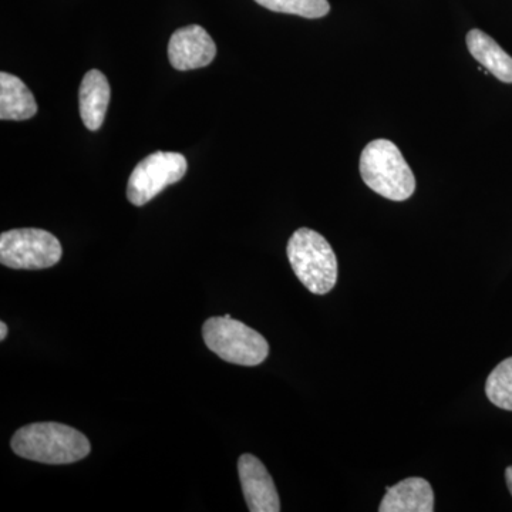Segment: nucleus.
Listing matches in <instances>:
<instances>
[{
	"label": "nucleus",
	"instance_id": "39448f33",
	"mask_svg": "<svg viewBox=\"0 0 512 512\" xmlns=\"http://www.w3.org/2000/svg\"><path fill=\"white\" fill-rule=\"evenodd\" d=\"M59 239L45 229H12L0 235V262L12 269L52 268L62 259Z\"/></svg>",
	"mask_w": 512,
	"mask_h": 512
},
{
	"label": "nucleus",
	"instance_id": "ddd939ff",
	"mask_svg": "<svg viewBox=\"0 0 512 512\" xmlns=\"http://www.w3.org/2000/svg\"><path fill=\"white\" fill-rule=\"evenodd\" d=\"M485 394L494 406L512 412V357L503 360L485 382Z\"/></svg>",
	"mask_w": 512,
	"mask_h": 512
},
{
	"label": "nucleus",
	"instance_id": "0eeeda50",
	"mask_svg": "<svg viewBox=\"0 0 512 512\" xmlns=\"http://www.w3.org/2000/svg\"><path fill=\"white\" fill-rule=\"evenodd\" d=\"M217 46L207 30L198 25L175 30L168 43V59L180 72L201 69L212 63Z\"/></svg>",
	"mask_w": 512,
	"mask_h": 512
},
{
	"label": "nucleus",
	"instance_id": "2eb2a0df",
	"mask_svg": "<svg viewBox=\"0 0 512 512\" xmlns=\"http://www.w3.org/2000/svg\"><path fill=\"white\" fill-rule=\"evenodd\" d=\"M505 481H507L508 490H510V493L512 495V466L508 467L507 470H505Z\"/></svg>",
	"mask_w": 512,
	"mask_h": 512
},
{
	"label": "nucleus",
	"instance_id": "f8f14e48",
	"mask_svg": "<svg viewBox=\"0 0 512 512\" xmlns=\"http://www.w3.org/2000/svg\"><path fill=\"white\" fill-rule=\"evenodd\" d=\"M37 113L32 92L18 76L0 73V120H29Z\"/></svg>",
	"mask_w": 512,
	"mask_h": 512
},
{
	"label": "nucleus",
	"instance_id": "f257e3e1",
	"mask_svg": "<svg viewBox=\"0 0 512 512\" xmlns=\"http://www.w3.org/2000/svg\"><path fill=\"white\" fill-rule=\"evenodd\" d=\"M10 447L19 457L37 463L72 464L90 454V441L73 427L60 423H33L13 434Z\"/></svg>",
	"mask_w": 512,
	"mask_h": 512
},
{
	"label": "nucleus",
	"instance_id": "9b49d317",
	"mask_svg": "<svg viewBox=\"0 0 512 512\" xmlns=\"http://www.w3.org/2000/svg\"><path fill=\"white\" fill-rule=\"evenodd\" d=\"M468 52L500 82L512 83V57L498 45L493 37L483 30L473 29L467 33Z\"/></svg>",
	"mask_w": 512,
	"mask_h": 512
},
{
	"label": "nucleus",
	"instance_id": "6e6552de",
	"mask_svg": "<svg viewBox=\"0 0 512 512\" xmlns=\"http://www.w3.org/2000/svg\"><path fill=\"white\" fill-rule=\"evenodd\" d=\"M238 474L249 511H281V501L274 480L259 458L252 454H242L238 460Z\"/></svg>",
	"mask_w": 512,
	"mask_h": 512
},
{
	"label": "nucleus",
	"instance_id": "dca6fc26",
	"mask_svg": "<svg viewBox=\"0 0 512 512\" xmlns=\"http://www.w3.org/2000/svg\"><path fill=\"white\" fill-rule=\"evenodd\" d=\"M8 336V326L5 322H0V340H5Z\"/></svg>",
	"mask_w": 512,
	"mask_h": 512
},
{
	"label": "nucleus",
	"instance_id": "f03ea898",
	"mask_svg": "<svg viewBox=\"0 0 512 512\" xmlns=\"http://www.w3.org/2000/svg\"><path fill=\"white\" fill-rule=\"evenodd\" d=\"M360 175L370 190L387 200L406 201L416 190V178L402 151L390 140L372 141L360 156Z\"/></svg>",
	"mask_w": 512,
	"mask_h": 512
},
{
	"label": "nucleus",
	"instance_id": "4468645a",
	"mask_svg": "<svg viewBox=\"0 0 512 512\" xmlns=\"http://www.w3.org/2000/svg\"><path fill=\"white\" fill-rule=\"evenodd\" d=\"M255 2L272 12L302 16L306 19L323 18L330 12L328 0H255Z\"/></svg>",
	"mask_w": 512,
	"mask_h": 512
},
{
	"label": "nucleus",
	"instance_id": "423d86ee",
	"mask_svg": "<svg viewBox=\"0 0 512 512\" xmlns=\"http://www.w3.org/2000/svg\"><path fill=\"white\" fill-rule=\"evenodd\" d=\"M188 170L180 153L157 151L141 160L128 178L127 198L136 207L154 200L168 185L178 183Z\"/></svg>",
	"mask_w": 512,
	"mask_h": 512
},
{
	"label": "nucleus",
	"instance_id": "7ed1b4c3",
	"mask_svg": "<svg viewBox=\"0 0 512 512\" xmlns=\"http://www.w3.org/2000/svg\"><path fill=\"white\" fill-rule=\"evenodd\" d=\"M289 264L302 285L315 295H326L338 282V258L325 237L309 228L295 231L288 242Z\"/></svg>",
	"mask_w": 512,
	"mask_h": 512
},
{
	"label": "nucleus",
	"instance_id": "20e7f679",
	"mask_svg": "<svg viewBox=\"0 0 512 512\" xmlns=\"http://www.w3.org/2000/svg\"><path fill=\"white\" fill-rule=\"evenodd\" d=\"M205 345L228 363L258 366L269 355V345L261 333L231 315L215 316L202 326Z\"/></svg>",
	"mask_w": 512,
	"mask_h": 512
},
{
	"label": "nucleus",
	"instance_id": "9d476101",
	"mask_svg": "<svg viewBox=\"0 0 512 512\" xmlns=\"http://www.w3.org/2000/svg\"><path fill=\"white\" fill-rule=\"evenodd\" d=\"M111 89L109 80L100 70H90L79 89V109L83 124L90 131L100 130L109 109Z\"/></svg>",
	"mask_w": 512,
	"mask_h": 512
},
{
	"label": "nucleus",
	"instance_id": "1a4fd4ad",
	"mask_svg": "<svg viewBox=\"0 0 512 512\" xmlns=\"http://www.w3.org/2000/svg\"><path fill=\"white\" fill-rule=\"evenodd\" d=\"M380 512H433L434 493L429 481L410 477L387 488Z\"/></svg>",
	"mask_w": 512,
	"mask_h": 512
}]
</instances>
